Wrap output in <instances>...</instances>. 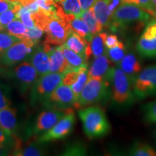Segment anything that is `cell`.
Masks as SVG:
<instances>
[{
	"label": "cell",
	"mask_w": 156,
	"mask_h": 156,
	"mask_svg": "<svg viewBox=\"0 0 156 156\" xmlns=\"http://www.w3.org/2000/svg\"><path fill=\"white\" fill-rule=\"evenodd\" d=\"M83 123V130L90 140L106 136L111 131V125L104 111L97 106H87L78 112Z\"/></svg>",
	"instance_id": "6da1fadb"
},
{
	"label": "cell",
	"mask_w": 156,
	"mask_h": 156,
	"mask_svg": "<svg viewBox=\"0 0 156 156\" xmlns=\"http://www.w3.org/2000/svg\"><path fill=\"white\" fill-rule=\"evenodd\" d=\"M111 82L102 78L89 77L86 85L78 95L75 108L90 106L108 100L112 96Z\"/></svg>",
	"instance_id": "7a4b0ae2"
},
{
	"label": "cell",
	"mask_w": 156,
	"mask_h": 156,
	"mask_svg": "<svg viewBox=\"0 0 156 156\" xmlns=\"http://www.w3.org/2000/svg\"><path fill=\"white\" fill-rule=\"evenodd\" d=\"M153 17L151 13L138 5L122 3L113 13L109 28L112 31H116L132 23H138L145 25Z\"/></svg>",
	"instance_id": "3957f363"
},
{
	"label": "cell",
	"mask_w": 156,
	"mask_h": 156,
	"mask_svg": "<svg viewBox=\"0 0 156 156\" xmlns=\"http://www.w3.org/2000/svg\"><path fill=\"white\" fill-rule=\"evenodd\" d=\"M112 101L117 106L128 107L135 101L133 83L124 72L117 66L112 69L111 77Z\"/></svg>",
	"instance_id": "277c9868"
},
{
	"label": "cell",
	"mask_w": 156,
	"mask_h": 156,
	"mask_svg": "<svg viewBox=\"0 0 156 156\" xmlns=\"http://www.w3.org/2000/svg\"><path fill=\"white\" fill-rule=\"evenodd\" d=\"M64 74L48 73L40 76L31 88L30 103L36 105L44 103L48 98L52 92L62 83Z\"/></svg>",
	"instance_id": "5b68a950"
},
{
	"label": "cell",
	"mask_w": 156,
	"mask_h": 156,
	"mask_svg": "<svg viewBox=\"0 0 156 156\" xmlns=\"http://www.w3.org/2000/svg\"><path fill=\"white\" fill-rule=\"evenodd\" d=\"M9 78L17 84L20 92L25 94L31 90L38 78L36 69L29 62H23L7 72Z\"/></svg>",
	"instance_id": "8992f818"
},
{
	"label": "cell",
	"mask_w": 156,
	"mask_h": 156,
	"mask_svg": "<svg viewBox=\"0 0 156 156\" xmlns=\"http://www.w3.org/2000/svg\"><path fill=\"white\" fill-rule=\"evenodd\" d=\"M136 99H145L156 95V65L144 68L136 76L133 83Z\"/></svg>",
	"instance_id": "52a82bcc"
},
{
	"label": "cell",
	"mask_w": 156,
	"mask_h": 156,
	"mask_svg": "<svg viewBox=\"0 0 156 156\" xmlns=\"http://www.w3.org/2000/svg\"><path fill=\"white\" fill-rule=\"evenodd\" d=\"M71 31L69 21L54 13L50 16L45 29L46 37L44 43L61 46L65 43Z\"/></svg>",
	"instance_id": "ba28073f"
},
{
	"label": "cell",
	"mask_w": 156,
	"mask_h": 156,
	"mask_svg": "<svg viewBox=\"0 0 156 156\" xmlns=\"http://www.w3.org/2000/svg\"><path fill=\"white\" fill-rule=\"evenodd\" d=\"M76 122L75 114L73 108H69L64 116L54 125L51 129L37 138L36 141L40 143L48 142L63 140L69 135L73 131Z\"/></svg>",
	"instance_id": "9c48e42d"
},
{
	"label": "cell",
	"mask_w": 156,
	"mask_h": 156,
	"mask_svg": "<svg viewBox=\"0 0 156 156\" xmlns=\"http://www.w3.org/2000/svg\"><path fill=\"white\" fill-rule=\"evenodd\" d=\"M36 44L23 39L12 46L0 56V64L5 67H13L28 59Z\"/></svg>",
	"instance_id": "30bf717a"
},
{
	"label": "cell",
	"mask_w": 156,
	"mask_h": 156,
	"mask_svg": "<svg viewBox=\"0 0 156 156\" xmlns=\"http://www.w3.org/2000/svg\"><path fill=\"white\" fill-rule=\"evenodd\" d=\"M77 96L69 85L62 83L43 103L46 108L67 110L75 108Z\"/></svg>",
	"instance_id": "8fae6325"
},
{
	"label": "cell",
	"mask_w": 156,
	"mask_h": 156,
	"mask_svg": "<svg viewBox=\"0 0 156 156\" xmlns=\"http://www.w3.org/2000/svg\"><path fill=\"white\" fill-rule=\"evenodd\" d=\"M136 49L143 58H156V18L147 23L136 45Z\"/></svg>",
	"instance_id": "7c38bea8"
},
{
	"label": "cell",
	"mask_w": 156,
	"mask_h": 156,
	"mask_svg": "<svg viewBox=\"0 0 156 156\" xmlns=\"http://www.w3.org/2000/svg\"><path fill=\"white\" fill-rule=\"evenodd\" d=\"M69 109H50L48 111L42 112L38 115L36 121L35 126L33 129V133L37 134L45 133L48 131L67 114Z\"/></svg>",
	"instance_id": "4fadbf2b"
},
{
	"label": "cell",
	"mask_w": 156,
	"mask_h": 156,
	"mask_svg": "<svg viewBox=\"0 0 156 156\" xmlns=\"http://www.w3.org/2000/svg\"><path fill=\"white\" fill-rule=\"evenodd\" d=\"M43 46L49 56V73L65 74L71 70L61 46L52 47L51 44L44 43Z\"/></svg>",
	"instance_id": "5bb4252c"
},
{
	"label": "cell",
	"mask_w": 156,
	"mask_h": 156,
	"mask_svg": "<svg viewBox=\"0 0 156 156\" xmlns=\"http://www.w3.org/2000/svg\"><path fill=\"white\" fill-rule=\"evenodd\" d=\"M113 68L111 60L106 54L95 57L89 68V77L102 78L111 82Z\"/></svg>",
	"instance_id": "9a60e30c"
},
{
	"label": "cell",
	"mask_w": 156,
	"mask_h": 156,
	"mask_svg": "<svg viewBox=\"0 0 156 156\" xmlns=\"http://www.w3.org/2000/svg\"><path fill=\"white\" fill-rule=\"evenodd\" d=\"M0 127L8 136H16L18 129L16 109L9 106L0 110Z\"/></svg>",
	"instance_id": "2e32d148"
},
{
	"label": "cell",
	"mask_w": 156,
	"mask_h": 156,
	"mask_svg": "<svg viewBox=\"0 0 156 156\" xmlns=\"http://www.w3.org/2000/svg\"><path fill=\"white\" fill-rule=\"evenodd\" d=\"M28 61L36 69L39 76L49 73V56L43 46H36L31 53Z\"/></svg>",
	"instance_id": "e0dca14e"
},
{
	"label": "cell",
	"mask_w": 156,
	"mask_h": 156,
	"mask_svg": "<svg viewBox=\"0 0 156 156\" xmlns=\"http://www.w3.org/2000/svg\"><path fill=\"white\" fill-rule=\"evenodd\" d=\"M63 45L76 53L86 56L88 58L92 54L90 43L73 30L69 33Z\"/></svg>",
	"instance_id": "ac0fdd59"
},
{
	"label": "cell",
	"mask_w": 156,
	"mask_h": 156,
	"mask_svg": "<svg viewBox=\"0 0 156 156\" xmlns=\"http://www.w3.org/2000/svg\"><path fill=\"white\" fill-rule=\"evenodd\" d=\"M117 66L124 72L132 83H134L136 76L142 70L141 64L135 54L132 52L125 54L122 61L117 64Z\"/></svg>",
	"instance_id": "d6986e66"
},
{
	"label": "cell",
	"mask_w": 156,
	"mask_h": 156,
	"mask_svg": "<svg viewBox=\"0 0 156 156\" xmlns=\"http://www.w3.org/2000/svg\"><path fill=\"white\" fill-rule=\"evenodd\" d=\"M95 16L103 28H110L112 15L109 11L107 0H97L93 6Z\"/></svg>",
	"instance_id": "ffe728a7"
},
{
	"label": "cell",
	"mask_w": 156,
	"mask_h": 156,
	"mask_svg": "<svg viewBox=\"0 0 156 156\" xmlns=\"http://www.w3.org/2000/svg\"><path fill=\"white\" fill-rule=\"evenodd\" d=\"M56 11L67 16L79 17L83 12L79 0H55Z\"/></svg>",
	"instance_id": "44dd1931"
},
{
	"label": "cell",
	"mask_w": 156,
	"mask_h": 156,
	"mask_svg": "<svg viewBox=\"0 0 156 156\" xmlns=\"http://www.w3.org/2000/svg\"><path fill=\"white\" fill-rule=\"evenodd\" d=\"M66 19L69 21L72 30L75 31V33L85 38L87 42L90 43L94 35L91 33L89 27L83 19L79 17L73 16V15L67 16Z\"/></svg>",
	"instance_id": "7402d4cb"
},
{
	"label": "cell",
	"mask_w": 156,
	"mask_h": 156,
	"mask_svg": "<svg viewBox=\"0 0 156 156\" xmlns=\"http://www.w3.org/2000/svg\"><path fill=\"white\" fill-rule=\"evenodd\" d=\"M46 149L47 147L44 143H40L36 141L24 147H20L13 152L12 155L16 156H41L46 154Z\"/></svg>",
	"instance_id": "603a6c76"
},
{
	"label": "cell",
	"mask_w": 156,
	"mask_h": 156,
	"mask_svg": "<svg viewBox=\"0 0 156 156\" xmlns=\"http://www.w3.org/2000/svg\"><path fill=\"white\" fill-rule=\"evenodd\" d=\"M61 46L62 51H63L64 55L65 56L66 59L67 60L71 69H78L82 66L87 64V61H88L89 58L87 56L76 53V52L64 46L63 44L61 45Z\"/></svg>",
	"instance_id": "cb8c5ba5"
},
{
	"label": "cell",
	"mask_w": 156,
	"mask_h": 156,
	"mask_svg": "<svg viewBox=\"0 0 156 156\" xmlns=\"http://www.w3.org/2000/svg\"><path fill=\"white\" fill-rule=\"evenodd\" d=\"M128 153L132 156H156V151L153 146L140 140H136L132 144Z\"/></svg>",
	"instance_id": "d4e9b609"
},
{
	"label": "cell",
	"mask_w": 156,
	"mask_h": 156,
	"mask_svg": "<svg viewBox=\"0 0 156 156\" xmlns=\"http://www.w3.org/2000/svg\"><path fill=\"white\" fill-rule=\"evenodd\" d=\"M107 36V34L105 32H101L94 35L93 38L90 43L92 55L94 57L103 55L106 54V47L105 44V40Z\"/></svg>",
	"instance_id": "484cf974"
},
{
	"label": "cell",
	"mask_w": 156,
	"mask_h": 156,
	"mask_svg": "<svg viewBox=\"0 0 156 156\" xmlns=\"http://www.w3.org/2000/svg\"><path fill=\"white\" fill-rule=\"evenodd\" d=\"M89 79V69H88V64H85L79 68V73L77 80L73 85H72L70 87L73 89V90L75 93V94L77 96V99L78 95L83 90L84 87L86 85L87 80Z\"/></svg>",
	"instance_id": "4316f807"
},
{
	"label": "cell",
	"mask_w": 156,
	"mask_h": 156,
	"mask_svg": "<svg viewBox=\"0 0 156 156\" xmlns=\"http://www.w3.org/2000/svg\"><path fill=\"white\" fill-rule=\"evenodd\" d=\"M79 17H80L86 23L87 26L89 27L90 30L93 35H95L98 33H101L103 30L101 25L98 22L96 17L95 16L94 10L93 8L87 9V10H83L80 15Z\"/></svg>",
	"instance_id": "83f0119b"
},
{
	"label": "cell",
	"mask_w": 156,
	"mask_h": 156,
	"mask_svg": "<svg viewBox=\"0 0 156 156\" xmlns=\"http://www.w3.org/2000/svg\"><path fill=\"white\" fill-rule=\"evenodd\" d=\"M21 40L22 39L18 37L9 34L5 29L0 31V56L9 48Z\"/></svg>",
	"instance_id": "f1b7e54d"
},
{
	"label": "cell",
	"mask_w": 156,
	"mask_h": 156,
	"mask_svg": "<svg viewBox=\"0 0 156 156\" xmlns=\"http://www.w3.org/2000/svg\"><path fill=\"white\" fill-rule=\"evenodd\" d=\"M5 30L9 34L14 35L23 40L28 32V28L25 26L22 21L15 19L5 27Z\"/></svg>",
	"instance_id": "f546056e"
},
{
	"label": "cell",
	"mask_w": 156,
	"mask_h": 156,
	"mask_svg": "<svg viewBox=\"0 0 156 156\" xmlns=\"http://www.w3.org/2000/svg\"><path fill=\"white\" fill-rule=\"evenodd\" d=\"M106 54L108 56L109 59L118 64L122 61L124 56L126 54V46L122 42H119L117 46L112 48H107Z\"/></svg>",
	"instance_id": "4dcf8cb0"
},
{
	"label": "cell",
	"mask_w": 156,
	"mask_h": 156,
	"mask_svg": "<svg viewBox=\"0 0 156 156\" xmlns=\"http://www.w3.org/2000/svg\"><path fill=\"white\" fill-rule=\"evenodd\" d=\"M142 108L144 121L149 124H156V100L143 105Z\"/></svg>",
	"instance_id": "1f68e13d"
},
{
	"label": "cell",
	"mask_w": 156,
	"mask_h": 156,
	"mask_svg": "<svg viewBox=\"0 0 156 156\" xmlns=\"http://www.w3.org/2000/svg\"><path fill=\"white\" fill-rule=\"evenodd\" d=\"M22 6L23 5H21L20 4L18 3L15 5L14 9H9V10L0 14V23L2 25V26L5 28L9 23H11L12 21L14 20L15 19H17L16 13Z\"/></svg>",
	"instance_id": "d6a6232c"
},
{
	"label": "cell",
	"mask_w": 156,
	"mask_h": 156,
	"mask_svg": "<svg viewBox=\"0 0 156 156\" xmlns=\"http://www.w3.org/2000/svg\"><path fill=\"white\" fill-rule=\"evenodd\" d=\"M15 137L8 136L0 127V144L1 145H9L14 148V151H16L20 147V142L18 140H15Z\"/></svg>",
	"instance_id": "836d02e7"
},
{
	"label": "cell",
	"mask_w": 156,
	"mask_h": 156,
	"mask_svg": "<svg viewBox=\"0 0 156 156\" xmlns=\"http://www.w3.org/2000/svg\"><path fill=\"white\" fill-rule=\"evenodd\" d=\"M86 147L80 143L73 144L66 148L62 155H86Z\"/></svg>",
	"instance_id": "e575fe53"
},
{
	"label": "cell",
	"mask_w": 156,
	"mask_h": 156,
	"mask_svg": "<svg viewBox=\"0 0 156 156\" xmlns=\"http://www.w3.org/2000/svg\"><path fill=\"white\" fill-rule=\"evenodd\" d=\"M44 32L45 31L43 29L38 28V27H34L33 28L28 29L24 39L30 41L37 45L38 44L39 40L42 38Z\"/></svg>",
	"instance_id": "d590c367"
},
{
	"label": "cell",
	"mask_w": 156,
	"mask_h": 156,
	"mask_svg": "<svg viewBox=\"0 0 156 156\" xmlns=\"http://www.w3.org/2000/svg\"><path fill=\"white\" fill-rule=\"evenodd\" d=\"M127 3L138 5L142 9L147 10L148 12L151 13L154 17L156 18V9L154 7L151 0H128Z\"/></svg>",
	"instance_id": "8d00e7d4"
},
{
	"label": "cell",
	"mask_w": 156,
	"mask_h": 156,
	"mask_svg": "<svg viewBox=\"0 0 156 156\" xmlns=\"http://www.w3.org/2000/svg\"><path fill=\"white\" fill-rule=\"evenodd\" d=\"M12 106V101L8 95V90L0 84V110Z\"/></svg>",
	"instance_id": "74e56055"
},
{
	"label": "cell",
	"mask_w": 156,
	"mask_h": 156,
	"mask_svg": "<svg viewBox=\"0 0 156 156\" xmlns=\"http://www.w3.org/2000/svg\"><path fill=\"white\" fill-rule=\"evenodd\" d=\"M120 41L119 40L118 36L115 34H107V36L105 40V44H106L107 48H112L117 46L119 44Z\"/></svg>",
	"instance_id": "f35d334b"
},
{
	"label": "cell",
	"mask_w": 156,
	"mask_h": 156,
	"mask_svg": "<svg viewBox=\"0 0 156 156\" xmlns=\"http://www.w3.org/2000/svg\"><path fill=\"white\" fill-rule=\"evenodd\" d=\"M16 5L17 4L9 2L8 1H6V0H0V14L9 10V9H14Z\"/></svg>",
	"instance_id": "ab89813d"
},
{
	"label": "cell",
	"mask_w": 156,
	"mask_h": 156,
	"mask_svg": "<svg viewBox=\"0 0 156 156\" xmlns=\"http://www.w3.org/2000/svg\"><path fill=\"white\" fill-rule=\"evenodd\" d=\"M97 0H79L82 10H87L93 7Z\"/></svg>",
	"instance_id": "60d3db41"
},
{
	"label": "cell",
	"mask_w": 156,
	"mask_h": 156,
	"mask_svg": "<svg viewBox=\"0 0 156 156\" xmlns=\"http://www.w3.org/2000/svg\"><path fill=\"white\" fill-rule=\"evenodd\" d=\"M14 151V148L9 145H1L0 144V156H5L11 155Z\"/></svg>",
	"instance_id": "b9f144b4"
},
{
	"label": "cell",
	"mask_w": 156,
	"mask_h": 156,
	"mask_svg": "<svg viewBox=\"0 0 156 156\" xmlns=\"http://www.w3.org/2000/svg\"><path fill=\"white\" fill-rule=\"evenodd\" d=\"M36 1L37 0H18V2L24 7H27V6L31 5Z\"/></svg>",
	"instance_id": "7bdbcfd3"
},
{
	"label": "cell",
	"mask_w": 156,
	"mask_h": 156,
	"mask_svg": "<svg viewBox=\"0 0 156 156\" xmlns=\"http://www.w3.org/2000/svg\"><path fill=\"white\" fill-rule=\"evenodd\" d=\"M6 1H8L9 2L14 3V4H17L18 2V0H6Z\"/></svg>",
	"instance_id": "ee69618b"
},
{
	"label": "cell",
	"mask_w": 156,
	"mask_h": 156,
	"mask_svg": "<svg viewBox=\"0 0 156 156\" xmlns=\"http://www.w3.org/2000/svg\"><path fill=\"white\" fill-rule=\"evenodd\" d=\"M5 28L4 26H2V25L1 24V23H0V31L1 30H5Z\"/></svg>",
	"instance_id": "f6af8a7d"
},
{
	"label": "cell",
	"mask_w": 156,
	"mask_h": 156,
	"mask_svg": "<svg viewBox=\"0 0 156 156\" xmlns=\"http://www.w3.org/2000/svg\"><path fill=\"white\" fill-rule=\"evenodd\" d=\"M151 1H152V2H153V4L154 7H155V9H156V0H151Z\"/></svg>",
	"instance_id": "bcb514c9"
},
{
	"label": "cell",
	"mask_w": 156,
	"mask_h": 156,
	"mask_svg": "<svg viewBox=\"0 0 156 156\" xmlns=\"http://www.w3.org/2000/svg\"><path fill=\"white\" fill-rule=\"evenodd\" d=\"M153 136H154V138H155V142H156V129H155V131L154 132Z\"/></svg>",
	"instance_id": "7dc6e473"
},
{
	"label": "cell",
	"mask_w": 156,
	"mask_h": 156,
	"mask_svg": "<svg viewBox=\"0 0 156 156\" xmlns=\"http://www.w3.org/2000/svg\"><path fill=\"white\" fill-rule=\"evenodd\" d=\"M122 1L123 3H127L128 0H122Z\"/></svg>",
	"instance_id": "c3c4849f"
}]
</instances>
